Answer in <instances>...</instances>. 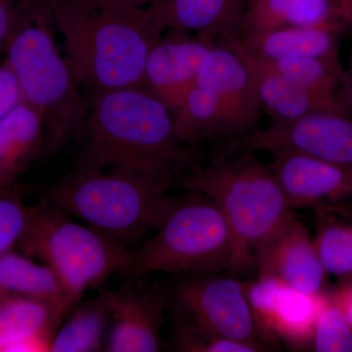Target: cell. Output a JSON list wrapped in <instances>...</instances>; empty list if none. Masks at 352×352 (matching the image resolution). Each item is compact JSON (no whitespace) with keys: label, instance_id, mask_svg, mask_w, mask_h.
Returning a JSON list of instances; mask_svg holds the SVG:
<instances>
[{"label":"cell","instance_id":"obj_1","mask_svg":"<svg viewBox=\"0 0 352 352\" xmlns=\"http://www.w3.org/2000/svg\"><path fill=\"white\" fill-rule=\"evenodd\" d=\"M76 166L126 168L171 188L204 159L176 135L170 109L143 87L89 92Z\"/></svg>","mask_w":352,"mask_h":352},{"label":"cell","instance_id":"obj_2","mask_svg":"<svg viewBox=\"0 0 352 352\" xmlns=\"http://www.w3.org/2000/svg\"><path fill=\"white\" fill-rule=\"evenodd\" d=\"M63 36L66 60L89 92L142 87L146 60L162 34L146 8L112 0H44Z\"/></svg>","mask_w":352,"mask_h":352},{"label":"cell","instance_id":"obj_3","mask_svg":"<svg viewBox=\"0 0 352 352\" xmlns=\"http://www.w3.org/2000/svg\"><path fill=\"white\" fill-rule=\"evenodd\" d=\"M177 185L219 206L232 240V276L256 267L261 249L296 217L277 176L254 152L217 148L205 166H197Z\"/></svg>","mask_w":352,"mask_h":352},{"label":"cell","instance_id":"obj_4","mask_svg":"<svg viewBox=\"0 0 352 352\" xmlns=\"http://www.w3.org/2000/svg\"><path fill=\"white\" fill-rule=\"evenodd\" d=\"M55 30L44 0H24L4 51L23 99L43 119V155L76 139L87 113V98L60 52Z\"/></svg>","mask_w":352,"mask_h":352},{"label":"cell","instance_id":"obj_5","mask_svg":"<svg viewBox=\"0 0 352 352\" xmlns=\"http://www.w3.org/2000/svg\"><path fill=\"white\" fill-rule=\"evenodd\" d=\"M126 168L76 166L46 192V201L129 248L154 232L175 197Z\"/></svg>","mask_w":352,"mask_h":352},{"label":"cell","instance_id":"obj_6","mask_svg":"<svg viewBox=\"0 0 352 352\" xmlns=\"http://www.w3.org/2000/svg\"><path fill=\"white\" fill-rule=\"evenodd\" d=\"M175 197L151 237L133 250L129 274L153 272L198 275L229 272L233 249L226 217L212 199L195 190Z\"/></svg>","mask_w":352,"mask_h":352},{"label":"cell","instance_id":"obj_7","mask_svg":"<svg viewBox=\"0 0 352 352\" xmlns=\"http://www.w3.org/2000/svg\"><path fill=\"white\" fill-rule=\"evenodd\" d=\"M21 251L50 266L78 305L83 294L131 270L133 250L46 201L34 206Z\"/></svg>","mask_w":352,"mask_h":352},{"label":"cell","instance_id":"obj_8","mask_svg":"<svg viewBox=\"0 0 352 352\" xmlns=\"http://www.w3.org/2000/svg\"><path fill=\"white\" fill-rule=\"evenodd\" d=\"M176 321L212 335L264 347L245 292L235 276H192L175 294Z\"/></svg>","mask_w":352,"mask_h":352},{"label":"cell","instance_id":"obj_9","mask_svg":"<svg viewBox=\"0 0 352 352\" xmlns=\"http://www.w3.org/2000/svg\"><path fill=\"white\" fill-rule=\"evenodd\" d=\"M227 151L293 153L352 164V116L349 113L317 112L288 122H272L235 142L217 146Z\"/></svg>","mask_w":352,"mask_h":352},{"label":"cell","instance_id":"obj_10","mask_svg":"<svg viewBox=\"0 0 352 352\" xmlns=\"http://www.w3.org/2000/svg\"><path fill=\"white\" fill-rule=\"evenodd\" d=\"M245 292L261 344L279 340L298 347L311 344L325 292L308 295L270 276L245 283Z\"/></svg>","mask_w":352,"mask_h":352},{"label":"cell","instance_id":"obj_11","mask_svg":"<svg viewBox=\"0 0 352 352\" xmlns=\"http://www.w3.org/2000/svg\"><path fill=\"white\" fill-rule=\"evenodd\" d=\"M197 85L217 97L226 124L227 141L235 142L258 129L261 107L249 67L239 52L219 43L201 63Z\"/></svg>","mask_w":352,"mask_h":352},{"label":"cell","instance_id":"obj_12","mask_svg":"<svg viewBox=\"0 0 352 352\" xmlns=\"http://www.w3.org/2000/svg\"><path fill=\"white\" fill-rule=\"evenodd\" d=\"M268 164L294 210L311 208L317 214L342 212L352 200V164L293 153H273Z\"/></svg>","mask_w":352,"mask_h":352},{"label":"cell","instance_id":"obj_13","mask_svg":"<svg viewBox=\"0 0 352 352\" xmlns=\"http://www.w3.org/2000/svg\"><path fill=\"white\" fill-rule=\"evenodd\" d=\"M217 41L168 30L153 44L146 60L142 87L175 113L196 85L201 63Z\"/></svg>","mask_w":352,"mask_h":352},{"label":"cell","instance_id":"obj_14","mask_svg":"<svg viewBox=\"0 0 352 352\" xmlns=\"http://www.w3.org/2000/svg\"><path fill=\"white\" fill-rule=\"evenodd\" d=\"M110 308L111 330L104 351L155 352L162 349V328L168 298L156 287L131 282L102 292Z\"/></svg>","mask_w":352,"mask_h":352},{"label":"cell","instance_id":"obj_15","mask_svg":"<svg viewBox=\"0 0 352 352\" xmlns=\"http://www.w3.org/2000/svg\"><path fill=\"white\" fill-rule=\"evenodd\" d=\"M258 276H270L308 295L324 293L326 272L317 254L314 238L296 217L259 252Z\"/></svg>","mask_w":352,"mask_h":352},{"label":"cell","instance_id":"obj_16","mask_svg":"<svg viewBox=\"0 0 352 352\" xmlns=\"http://www.w3.org/2000/svg\"><path fill=\"white\" fill-rule=\"evenodd\" d=\"M250 0H161L147 7L159 34L168 30L221 43L239 36Z\"/></svg>","mask_w":352,"mask_h":352},{"label":"cell","instance_id":"obj_17","mask_svg":"<svg viewBox=\"0 0 352 352\" xmlns=\"http://www.w3.org/2000/svg\"><path fill=\"white\" fill-rule=\"evenodd\" d=\"M283 27L352 34V0H250L239 36Z\"/></svg>","mask_w":352,"mask_h":352},{"label":"cell","instance_id":"obj_18","mask_svg":"<svg viewBox=\"0 0 352 352\" xmlns=\"http://www.w3.org/2000/svg\"><path fill=\"white\" fill-rule=\"evenodd\" d=\"M222 43L235 48L245 60L251 72L261 107L270 116L272 122H288L325 111L349 113L346 102L312 94L248 54L238 43L237 36Z\"/></svg>","mask_w":352,"mask_h":352},{"label":"cell","instance_id":"obj_19","mask_svg":"<svg viewBox=\"0 0 352 352\" xmlns=\"http://www.w3.org/2000/svg\"><path fill=\"white\" fill-rule=\"evenodd\" d=\"M68 314L52 303L9 295L0 312V352L50 351Z\"/></svg>","mask_w":352,"mask_h":352},{"label":"cell","instance_id":"obj_20","mask_svg":"<svg viewBox=\"0 0 352 352\" xmlns=\"http://www.w3.org/2000/svg\"><path fill=\"white\" fill-rule=\"evenodd\" d=\"M344 34L320 28L283 27L249 32L237 36L248 54L264 62L294 58L339 56L340 39Z\"/></svg>","mask_w":352,"mask_h":352},{"label":"cell","instance_id":"obj_21","mask_svg":"<svg viewBox=\"0 0 352 352\" xmlns=\"http://www.w3.org/2000/svg\"><path fill=\"white\" fill-rule=\"evenodd\" d=\"M43 152V119L22 101L0 122V187L16 184L21 173Z\"/></svg>","mask_w":352,"mask_h":352},{"label":"cell","instance_id":"obj_22","mask_svg":"<svg viewBox=\"0 0 352 352\" xmlns=\"http://www.w3.org/2000/svg\"><path fill=\"white\" fill-rule=\"evenodd\" d=\"M0 288L9 295L52 303L67 312L76 305L50 266L14 250L0 258Z\"/></svg>","mask_w":352,"mask_h":352},{"label":"cell","instance_id":"obj_23","mask_svg":"<svg viewBox=\"0 0 352 352\" xmlns=\"http://www.w3.org/2000/svg\"><path fill=\"white\" fill-rule=\"evenodd\" d=\"M111 320L110 308L102 293L97 298L76 305L55 333L50 351H102Z\"/></svg>","mask_w":352,"mask_h":352},{"label":"cell","instance_id":"obj_24","mask_svg":"<svg viewBox=\"0 0 352 352\" xmlns=\"http://www.w3.org/2000/svg\"><path fill=\"white\" fill-rule=\"evenodd\" d=\"M176 135L185 144L199 148L207 141L223 145L226 124L217 97L207 88L195 85L173 113Z\"/></svg>","mask_w":352,"mask_h":352},{"label":"cell","instance_id":"obj_25","mask_svg":"<svg viewBox=\"0 0 352 352\" xmlns=\"http://www.w3.org/2000/svg\"><path fill=\"white\" fill-rule=\"evenodd\" d=\"M261 62L312 94L346 102V99L340 97V89L346 87L347 73L342 68L340 56L294 58Z\"/></svg>","mask_w":352,"mask_h":352},{"label":"cell","instance_id":"obj_26","mask_svg":"<svg viewBox=\"0 0 352 352\" xmlns=\"http://www.w3.org/2000/svg\"><path fill=\"white\" fill-rule=\"evenodd\" d=\"M314 238L317 254L327 274L342 284L352 281V223L329 214L318 215Z\"/></svg>","mask_w":352,"mask_h":352},{"label":"cell","instance_id":"obj_27","mask_svg":"<svg viewBox=\"0 0 352 352\" xmlns=\"http://www.w3.org/2000/svg\"><path fill=\"white\" fill-rule=\"evenodd\" d=\"M17 184L0 187V258L19 245L31 221L34 206L25 203Z\"/></svg>","mask_w":352,"mask_h":352},{"label":"cell","instance_id":"obj_28","mask_svg":"<svg viewBox=\"0 0 352 352\" xmlns=\"http://www.w3.org/2000/svg\"><path fill=\"white\" fill-rule=\"evenodd\" d=\"M311 344L318 352H352L351 326L330 294L317 319Z\"/></svg>","mask_w":352,"mask_h":352},{"label":"cell","instance_id":"obj_29","mask_svg":"<svg viewBox=\"0 0 352 352\" xmlns=\"http://www.w3.org/2000/svg\"><path fill=\"white\" fill-rule=\"evenodd\" d=\"M175 344L180 351L254 352L263 347L212 335L187 324L176 321Z\"/></svg>","mask_w":352,"mask_h":352},{"label":"cell","instance_id":"obj_30","mask_svg":"<svg viewBox=\"0 0 352 352\" xmlns=\"http://www.w3.org/2000/svg\"><path fill=\"white\" fill-rule=\"evenodd\" d=\"M22 101L24 99L17 78L4 60L0 64V122Z\"/></svg>","mask_w":352,"mask_h":352},{"label":"cell","instance_id":"obj_31","mask_svg":"<svg viewBox=\"0 0 352 352\" xmlns=\"http://www.w3.org/2000/svg\"><path fill=\"white\" fill-rule=\"evenodd\" d=\"M23 2L14 6L11 0H0V54L6 51Z\"/></svg>","mask_w":352,"mask_h":352},{"label":"cell","instance_id":"obj_32","mask_svg":"<svg viewBox=\"0 0 352 352\" xmlns=\"http://www.w3.org/2000/svg\"><path fill=\"white\" fill-rule=\"evenodd\" d=\"M333 302L337 303L352 328V281L342 284L340 289L330 293Z\"/></svg>","mask_w":352,"mask_h":352},{"label":"cell","instance_id":"obj_33","mask_svg":"<svg viewBox=\"0 0 352 352\" xmlns=\"http://www.w3.org/2000/svg\"><path fill=\"white\" fill-rule=\"evenodd\" d=\"M344 98H346L349 112L352 116V71L347 74L346 87H344Z\"/></svg>","mask_w":352,"mask_h":352},{"label":"cell","instance_id":"obj_34","mask_svg":"<svg viewBox=\"0 0 352 352\" xmlns=\"http://www.w3.org/2000/svg\"><path fill=\"white\" fill-rule=\"evenodd\" d=\"M8 296V294H7L4 289L0 288V312H1L2 308H3L4 305H6Z\"/></svg>","mask_w":352,"mask_h":352},{"label":"cell","instance_id":"obj_35","mask_svg":"<svg viewBox=\"0 0 352 352\" xmlns=\"http://www.w3.org/2000/svg\"><path fill=\"white\" fill-rule=\"evenodd\" d=\"M161 1V0H152L151 4L157 3V2ZM150 4V6H151Z\"/></svg>","mask_w":352,"mask_h":352}]
</instances>
